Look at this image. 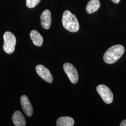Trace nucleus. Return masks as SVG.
<instances>
[{
    "mask_svg": "<svg viewBox=\"0 0 126 126\" xmlns=\"http://www.w3.org/2000/svg\"><path fill=\"white\" fill-rule=\"evenodd\" d=\"M96 89L104 102L108 104L112 103L113 95L112 91L107 86L105 85H99L97 86Z\"/></svg>",
    "mask_w": 126,
    "mask_h": 126,
    "instance_id": "nucleus-4",
    "label": "nucleus"
},
{
    "mask_svg": "<svg viewBox=\"0 0 126 126\" xmlns=\"http://www.w3.org/2000/svg\"><path fill=\"white\" fill-rule=\"evenodd\" d=\"M124 51V47L122 45H117L112 46L104 54V61L108 64L113 63L122 57Z\"/></svg>",
    "mask_w": 126,
    "mask_h": 126,
    "instance_id": "nucleus-1",
    "label": "nucleus"
},
{
    "mask_svg": "<svg viewBox=\"0 0 126 126\" xmlns=\"http://www.w3.org/2000/svg\"><path fill=\"white\" fill-rule=\"evenodd\" d=\"M36 73L41 78L49 83H52L53 81V77L50 73V71L45 66L39 64L36 67Z\"/></svg>",
    "mask_w": 126,
    "mask_h": 126,
    "instance_id": "nucleus-6",
    "label": "nucleus"
},
{
    "mask_svg": "<svg viewBox=\"0 0 126 126\" xmlns=\"http://www.w3.org/2000/svg\"><path fill=\"white\" fill-rule=\"evenodd\" d=\"M4 45L3 50L7 54H11L15 50L16 38L13 33L9 32H6L3 35Z\"/></svg>",
    "mask_w": 126,
    "mask_h": 126,
    "instance_id": "nucleus-3",
    "label": "nucleus"
},
{
    "mask_svg": "<svg viewBox=\"0 0 126 126\" xmlns=\"http://www.w3.org/2000/svg\"><path fill=\"white\" fill-rule=\"evenodd\" d=\"M113 1V3H115V4H118V3H119V2L121 0H111Z\"/></svg>",
    "mask_w": 126,
    "mask_h": 126,
    "instance_id": "nucleus-15",
    "label": "nucleus"
},
{
    "mask_svg": "<svg viewBox=\"0 0 126 126\" xmlns=\"http://www.w3.org/2000/svg\"><path fill=\"white\" fill-rule=\"evenodd\" d=\"M30 37L34 45L40 47L43 45L44 42L43 37L36 30H32L31 32Z\"/></svg>",
    "mask_w": 126,
    "mask_h": 126,
    "instance_id": "nucleus-10",
    "label": "nucleus"
},
{
    "mask_svg": "<svg viewBox=\"0 0 126 126\" xmlns=\"http://www.w3.org/2000/svg\"><path fill=\"white\" fill-rule=\"evenodd\" d=\"M12 120L15 126H25L26 125V122L25 117L19 111H16L14 113Z\"/></svg>",
    "mask_w": 126,
    "mask_h": 126,
    "instance_id": "nucleus-9",
    "label": "nucleus"
},
{
    "mask_svg": "<svg viewBox=\"0 0 126 126\" xmlns=\"http://www.w3.org/2000/svg\"><path fill=\"white\" fill-rule=\"evenodd\" d=\"M41 24L42 27L45 30L50 29L51 23V13L49 10L45 9L40 16Z\"/></svg>",
    "mask_w": 126,
    "mask_h": 126,
    "instance_id": "nucleus-8",
    "label": "nucleus"
},
{
    "mask_svg": "<svg viewBox=\"0 0 126 126\" xmlns=\"http://www.w3.org/2000/svg\"><path fill=\"white\" fill-rule=\"evenodd\" d=\"M120 126H126V120H124L121 122Z\"/></svg>",
    "mask_w": 126,
    "mask_h": 126,
    "instance_id": "nucleus-14",
    "label": "nucleus"
},
{
    "mask_svg": "<svg viewBox=\"0 0 126 126\" xmlns=\"http://www.w3.org/2000/svg\"><path fill=\"white\" fill-rule=\"evenodd\" d=\"M20 102L23 112L28 117L32 116L33 113V108L29 99L26 95H23L20 99Z\"/></svg>",
    "mask_w": 126,
    "mask_h": 126,
    "instance_id": "nucleus-7",
    "label": "nucleus"
},
{
    "mask_svg": "<svg viewBox=\"0 0 126 126\" xmlns=\"http://www.w3.org/2000/svg\"><path fill=\"white\" fill-rule=\"evenodd\" d=\"M41 0H26V6L29 8H33L40 2Z\"/></svg>",
    "mask_w": 126,
    "mask_h": 126,
    "instance_id": "nucleus-13",
    "label": "nucleus"
},
{
    "mask_svg": "<svg viewBox=\"0 0 126 126\" xmlns=\"http://www.w3.org/2000/svg\"><path fill=\"white\" fill-rule=\"evenodd\" d=\"M63 68L70 81L72 84H76L79 80V74L75 67L72 63H64Z\"/></svg>",
    "mask_w": 126,
    "mask_h": 126,
    "instance_id": "nucleus-5",
    "label": "nucleus"
},
{
    "mask_svg": "<svg viewBox=\"0 0 126 126\" xmlns=\"http://www.w3.org/2000/svg\"><path fill=\"white\" fill-rule=\"evenodd\" d=\"M100 7L99 0H90L86 7V12L88 14H92L97 11Z\"/></svg>",
    "mask_w": 126,
    "mask_h": 126,
    "instance_id": "nucleus-11",
    "label": "nucleus"
},
{
    "mask_svg": "<svg viewBox=\"0 0 126 126\" xmlns=\"http://www.w3.org/2000/svg\"><path fill=\"white\" fill-rule=\"evenodd\" d=\"M74 124V120L72 117L64 116L59 118L57 120V126H72Z\"/></svg>",
    "mask_w": 126,
    "mask_h": 126,
    "instance_id": "nucleus-12",
    "label": "nucleus"
},
{
    "mask_svg": "<svg viewBox=\"0 0 126 126\" xmlns=\"http://www.w3.org/2000/svg\"><path fill=\"white\" fill-rule=\"evenodd\" d=\"M62 22L63 27L69 32H76L79 29V24L76 16L69 10L63 13Z\"/></svg>",
    "mask_w": 126,
    "mask_h": 126,
    "instance_id": "nucleus-2",
    "label": "nucleus"
}]
</instances>
